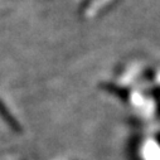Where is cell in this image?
Segmentation results:
<instances>
[{
    "label": "cell",
    "mask_w": 160,
    "mask_h": 160,
    "mask_svg": "<svg viewBox=\"0 0 160 160\" xmlns=\"http://www.w3.org/2000/svg\"><path fill=\"white\" fill-rule=\"evenodd\" d=\"M0 112L5 113V115H3V116H4V118L7 120V122H9V125H10V126H13V128H15V129L18 130V126H17V124H15V121H14V118H12V117L9 116L10 113H9V115L7 113V110H5V107L3 106V103H2V102H0Z\"/></svg>",
    "instance_id": "cell-1"
}]
</instances>
